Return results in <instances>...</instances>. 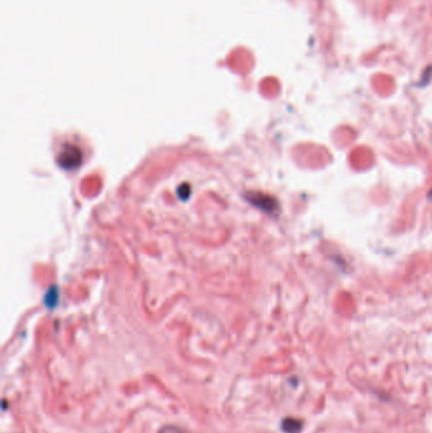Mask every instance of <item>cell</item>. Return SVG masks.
<instances>
[{
  "label": "cell",
  "mask_w": 432,
  "mask_h": 433,
  "mask_svg": "<svg viewBox=\"0 0 432 433\" xmlns=\"http://www.w3.org/2000/svg\"><path fill=\"white\" fill-rule=\"evenodd\" d=\"M81 162V152L75 146H67L60 153V164L62 167L71 169Z\"/></svg>",
  "instance_id": "1"
},
{
  "label": "cell",
  "mask_w": 432,
  "mask_h": 433,
  "mask_svg": "<svg viewBox=\"0 0 432 433\" xmlns=\"http://www.w3.org/2000/svg\"><path fill=\"white\" fill-rule=\"evenodd\" d=\"M251 202H252V204H255L257 208H261V209H264L265 212H272V210H275L278 208V202H276L272 197H270V195L257 194V193H255V194H252V197H251Z\"/></svg>",
  "instance_id": "2"
},
{
  "label": "cell",
  "mask_w": 432,
  "mask_h": 433,
  "mask_svg": "<svg viewBox=\"0 0 432 433\" xmlns=\"http://www.w3.org/2000/svg\"><path fill=\"white\" fill-rule=\"evenodd\" d=\"M303 421L287 417L281 421V431L285 433H300L303 431Z\"/></svg>",
  "instance_id": "3"
},
{
  "label": "cell",
  "mask_w": 432,
  "mask_h": 433,
  "mask_svg": "<svg viewBox=\"0 0 432 433\" xmlns=\"http://www.w3.org/2000/svg\"><path fill=\"white\" fill-rule=\"evenodd\" d=\"M159 433H184V431H183L180 427H176V426L169 424V426H163L162 428H160Z\"/></svg>",
  "instance_id": "4"
}]
</instances>
